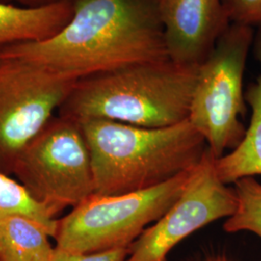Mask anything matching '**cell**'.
Returning a JSON list of instances; mask_svg holds the SVG:
<instances>
[{"mask_svg":"<svg viewBox=\"0 0 261 261\" xmlns=\"http://www.w3.org/2000/svg\"><path fill=\"white\" fill-rule=\"evenodd\" d=\"M252 46L261 68V29L254 35ZM245 100L252 109L250 126L245 137L230 153L216 159L217 174L224 184L261 174V72L256 82L246 91Z\"/></svg>","mask_w":261,"mask_h":261,"instance_id":"cell-11","label":"cell"},{"mask_svg":"<svg viewBox=\"0 0 261 261\" xmlns=\"http://www.w3.org/2000/svg\"><path fill=\"white\" fill-rule=\"evenodd\" d=\"M79 81L125 66L169 59L157 0H74V13L45 41L0 50Z\"/></svg>","mask_w":261,"mask_h":261,"instance_id":"cell-1","label":"cell"},{"mask_svg":"<svg viewBox=\"0 0 261 261\" xmlns=\"http://www.w3.org/2000/svg\"><path fill=\"white\" fill-rule=\"evenodd\" d=\"M168 58L199 66L230 27L224 0H157Z\"/></svg>","mask_w":261,"mask_h":261,"instance_id":"cell-9","label":"cell"},{"mask_svg":"<svg viewBox=\"0 0 261 261\" xmlns=\"http://www.w3.org/2000/svg\"><path fill=\"white\" fill-rule=\"evenodd\" d=\"M77 81L13 58L0 59V172L17 160L55 116Z\"/></svg>","mask_w":261,"mask_h":261,"instance_id":"cell-7","label":"cell"},{"mask_svg":"<svg viewBox=\"0 0 261 261\" xmlns=\"http://www.w3.org/2000/svg\"><path fill=\"white\" fill-rule=\"evenodd\" d=\"M129 249L84 253L55 247L50 261H125L129 254Z\"/></svg>","mask_w":261,"mask_h":261,"instance_id":"cell-16","label":"cell"},{"mask_svg":"<svg viewBox=\"0 0 261 261\" xmlns=\"http://www.w3.org/2000/svg\"><path fill=\"white\" fill-rule=\"evenodd\" d=\"M79 122L90 153L97 196H119L162 185L195 169L208 148L189 120L164 128L108 119Z\"/></svg>","mask_w":261,"mask_h":261,"instance_id":"cell-2","label":"cell"},{"mask_svg":"<svg viewBox=\"0 0 261 261\" xmlns=\"http://www.w3.org/2000/svg\"><path fill=\"white\" fill-rule=\"evenodd\" d=\"M47 229L23 216L0 217V261H50L55 248Z\"/></svg>","mask_w":261,"mask_h":261,"instance_id":"cell-12","label":"cell"},{"mask_svg":"<svg viewBox=\"0 0 261 261\" xmlns=\"http://www.w3.org/2000/svg\"><path fill=\"white\" fill-rule=\"evenodd\" d=\"M23 216L42 224L53 238H55L58 220L48 213L19 181L0 172V217Z\"/></svg>","mask_w":261,"mask_h":261,"instance_id":"cell-13","label":"cell"},{"mask_svg":"<svg viewBox=\"0 0 261 261\" xmlns=\"http://www.w3.org/2000/svg\"><path fill=\"white\" fill-rule=\"evenodd\" d=\"M199 66L170 59L125 66L79 80L57 114L144 128L188 120Z\"/></svg>","mask_w":261,"mask_h":261,"instance_id":"cell-3","label":"cell"},{"mask_svg":"<svg viewBox=\"0 0 261 261\" xmlns=\"http://www.w3.org/2000/svg\"><path fill=\"white\" fill-rule=\"evenodd\" d=\"M13 174L55 218L93 196L91 159L81 123L54 116L21 152Z\"/></svg>","mask_w":261,"mask_h":261,"instance_id":"cell-6","label":"cell"},{"mask_svg":"<svg viewBox=\"0 0 261 261\" xmlns=\"http://www.w3.org/2000/svg\"><path fill=\"white\" fill-rule=\"evenodd\" d=\"M73 13L74 0L35 8L0 1V50L55 36L69 22Z\"/></svg>","mask_w":261,"mask_h":261,"instance_id":"cell-10","label":"cell"},{"mask_svg":"<svg viewBox=\"0 0 261 261\" xmlns=\"http://www.w3.org/2000/svg\"><path fill=\"white\" fill-rule=\"evenodd\" d=\"M195 169L147 190L88 197L58 220L56 247L84 253L129 249L177 200Z\"/></svg>","mask_w":261,"mask_h":261,"instance_id":"cell-4","label":"cell"},{"mask_svg":"<svg viewBox=\"0 0 261 261\" xmlns=\"http://www.w3.org/2000/svg\"><path fill=\"white\" fill-rule=\"evenodd\" d=\"M208 261H228L226 258H224V257H219V258H214V259H210V260Z\"/></svg>","mask_w":261,"mask_h":261,"instance_id":"cell-18","label":"cell"},{"mask_svg":"<svg viewBox=\"0 0 261 261\" xmlns=\"http://www.w3.org/2000/svg\"><path fill=\"white\" fill-rule=\"evenodd\" d=\"M253 39V28L230 24L198 68L188 120L216 159L235 149L247 130L243 79Z\"/></svg>","mask_w":261,"mask_h":261,"instance_id":"cell-5","label":"cell"},{"mask_svg":"<svg viewBox=\"0 0 261 261\" xmlns=\"http://www.w3.org/2000/svg\"><path fill=\"white\" fill-rule=\"evenodd\" d=\"M237 206L224 224L226 232L250 231L261 239V184L252 176L234 182Z\"/></svg>","mask_w":261,"mask_h":261,"instance_id":"cell-14","label":"cell"},{"mask_svg":"<svg viewBox=\"0 0 261 261\" xmlns=\"http://www.w3.org/2000/svg\"><path fill=\"white\" fill-rule=\"evenodd\" d=\"M231 24L261 29V0H224Z\"/></svg>","mask_w":261,"mask_h":261,"instance_id":"cell-15","label":"cell"},{"mask_svg":"<svg viewBox=\"0 0 261 261\" xmlns=\"http://www.w3.org/2000/svg\"><path fill=\"white\" fill-rule=\"evenodd\" d=\"M215 164L207 148L181 196L132 244L125 261H167L168 253L189 235L233 214L235 191L221 181Z\"/></svg>","mask_w":261,"mask_h":261,"instance_id":"cell-8","label":"cell"},{"mask_svg":"<svg viewBox=\"0 0 261 261\" xmlns=\"http://www.w3.org/2000/svg\"><path fill=\"white\" fill-rule=\"evenodd\" d=\"M5 3H10V4H15L19 5L22 7H30V8H35V7H41V6H46V5H50L54 3H57L63 0H0Z\"/></svg>","mask_w":261,"mask_h":261,"instance_id":"cell-17","label":"cell"}]
</instances>
